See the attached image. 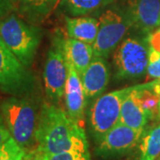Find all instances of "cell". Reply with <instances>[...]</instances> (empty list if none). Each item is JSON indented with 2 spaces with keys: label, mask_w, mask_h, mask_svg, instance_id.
Listing matches in <instances>:
<instances>
[{
  "label": "cell",
  "mask_w": 160,
  "mask_h": 160,
  "mask_svg": "<svg viewBox=\"0 0 160 160\" xmlns=\"http://www.w3.org/2000/svg\"><path fill=\"white\" fill-rule=\"evenodd\" d=\"M35 140L42 155L67 151L89 152L85 129L53 104H45L39 115Z\"/></svg>",
  "instance_id": "1"
},
{
  "label": "cell",
  "mask_w": 160,
  "mask_h": 160,
  "mask_svg": "<svg viewBox=\"0 0 160 160\" xmlns=\"http://www.w3.org/2000/svg\"><path fill=\"white\" fill-rule=\"evenodd\" d=\"M0 38L23 65L29 67L41 41V30L13 12L0 19Z\"/></svg>",
  "instance_id": "2"
},
{
  "label": "cell",
  "mask_w": 160,
  "mask_h": 160,
  "mask_svg": "<svg viewBox=\"0 0 160 160\" xmlns=\"http://www.w3.org/2000/svg\"><path fill=\"white\" fill-rule=\"evenodd\" d=\"M0 112L12 138L22 148L33 143L38 125L37 111L28 99L12 96L3 101Z\"/></svg>",
  "instance_id": "3"
},
{
  "label": "cell",
  "mask_w": 160,
  "mask_h": 160,
  "mask_svg": "<svg viewBox=\"0 0 160 160\" xmlns=\"http://www.w3.org/2000/svg\"><path fill=\"white\" fill-rule=\"evenodd\" d=\"M98 33L92 45L94 56L109 57L125 38L127 31L132 27L126 10L117 6L109 7L98 19Z\"/></svg>",
  "instance_id": "4"
},
{
  "label": "cell",
  "mask_w": 160,
  "mask_h": 160,
  "mask_svg": "<svg viewBox=\"0 0 160 160\" xmlns=\"http://www.w3.org/2000/svg\"><path fill=\"white\" fill-rule=\"evenodd\" d=\"M132 89L133 86L109 92L92 103L88 112V121L97 141L119 122L122 103Z\"/></svg>",
  "instance_id": "5"
},
{
  "label": "cell",
  "mask_w": 160,
  "mask_h": 160,
  "mask_svg": "<svg viewBox=\"0 0 160 160\" xmlns=\"http://www.w3.org/2000/svg\"><path fill=\"white\" fill-rule=\"evenodd\" d=\"M149 44L136 37H128L114 52L116 76L119 79H137L147 73Z\"/></svg>",
  "instance_id": "6"
},
{
  "label": "cell",
  "mask_w": 160,
  "mask_h": 160,
  "mask_svg": "<svg viewBox=\"0 0 160 160\" xmlns=\"http://www.w3.org/2000/svg\"><path fill=\"white\" fill-rule=\"evenodd\" d=\"M34 78L0 38V91L23 96L33 89Z\"/></svg>",
  "instance_id": "7"
},
{
  "label": "cell",
  "mask_w": 160,
  "mask_h": 160,
  "mask_svg": "<svg viewBox=\"0 0 160 160\" xmlns=\"http://www.w3.org/2000/svg\"><path fill=\"white\" fill-rule=\"evenodd\" d=\"M67 64L62 50V42H58L48 52L44 69L46 96L52 102H60L65 94Z\"/></svg>",
  "instance_id": "8"
},
{
  "label": "cell",
  "mask_w": 160,
  "mask_h": 160,
  "mask_svg": "<svg viewBox=\"0 0 160 160\" xmlns=\"http://www.w3.org/2000/svg\"><path fill=\"white\" fill-rule=\"evenodd\" d=\"M142 131L134 130L118 122L98 141V154L102 157H114L125 154L137 145L142 139Z\"/></svg>",
  "instance_id": "9"
},
{
  "label": "cell",
  "mask_w": 160,
  "mask_h": 160,
  "mask_svg": "<svg viewBox=\"0 0 160 160\" xmlns=\"http://www.w3.org/2000/svg\"><path fill=\"white\" fill-rule=\"evenodd\" d=\"M66 60V59H65ZM67 80L65 86V104L67 113L76 124L85 129V109L86 94L82 86L79 75L73 66L66 61Z\"/></svg>",
  "instance_id": "10"
},
{
  "label": "cell",
  "mask_w": 160,
  "mask_h": 160,
  "mask_svg": "<svg viewBox=\"0 0 160 160\" xmlns=\"http://www.w3.org/2000/svg\"><path fill=\"white\" fill-rule=\"evenodd\" d=\"M132 26L145 33L160 27V0H125Z\"/></svg>",
  "instance_id": "11"
},
{
  "label": "cell",
  "mask_w": 160,
  "mask_h": 160,
  "mask_svg": "<svg viewBox=\"0 0 160 160\" xmlns=\"http://www.w3.org/2000/svg\"><path fill=\"white\" fill-rule=\"evenodd\" d=\"M109 77L110 71L105 59L94 56L80 78L86 99L101 94L109 84Z\"/></svg>",
  "instance_id": "12"
},
{
  "label": "cell",
  "mask_w": 160,
  "mask_h": 160,
  "mask_svg": "<svg viewBox=\"0 0 160 160\" xmlns=\"http://www.w3.org/2000/svg\"><path fill=\"white\" fill-rule=\"evenodd\" d=\"M62 50L66 61L73 66L81 78L94 57L92 46L68 38L62 41Z\"/></svg>",
  "instance_id": "13"
},
{
  "label": "cell",
  "mask_w": 160,
  "mask_h": 160,
  "mask_svg": "<svg viewBox=\"0 0 160 160\" xmlns=\"http://www.w3.org/2000/svg\"><path fill=\"white\" fill-rule=\"evenodd\" d=\"M66 29L68 37L92 46L96 39L99 23L93 17L77 16L66 17Z\"/></svg>",
  "instance_id": "14"
},
{
  "label": "cell",
  "mask_w": 160,
  "mask_h": 160,
  "mask_svg": "<svg viewBox=\"0 0 160 160\" xmlns=\"http://www.w3.org/2000/svg\"><path fill=\"white\" fill-rule=\"evenodd\" d=\"M132 90L122 103L119 122L134 130L143 132V128L147 125L149 117L132 93Z\"/></svg>",
  "instance_id": "15"
},
{
  "label": "cell",
  "mask_w": 160,
  "mask_h": 160,
  "mask_svg": "<svg viewBox=\"0 0 160 160\" xmlns=\"http://www.w3.org/2000/svg\"><path fill=\"white\" fill-rule=\"evenodd\" d=\"M61 0H18L17 10L30 22H42L60 5Z\"/></svg>",
  "instance_id": "16"
},
{
  "label": "cell",
  "mask_w": 160,
  "mask_h": 160,
  "mask_svg": "<svg viewBox=\"0 0 160 160\" xmlns=\"http://www.w3.org/2000/svg\"><path fill=\"white\" fill-rule=\"evenodd\" d=\"M114 0H61L60 6L70 16H85L103 9Z\"/></svg>",
  "instance_id": "17"
},
{
  "label": "cell",
  "mask_w": 160,
  "mask_h": 160,
  "mask_svg": "<svg viewBox=\"0 0 160 160\" xmlns=\"http://www.w3.org/2000/svg\"><path fill=\"white\" fill-rule=\"evenodd\" d=\"M160 156V125L142 139L139 160H156Z\"/></svg>",
  "instance_id": "18"
},
{
  "label": "cell",
  "mask_w": 160,
  "mask_h": 160,
  "mask_svg": "<svg viewBox=\"0 0 160 160\" xmlns=\"http://www.w3.org/2000/svg\"><path fill=\"white\" fill-rule=\"evenodd\" d=\"M24 157L25 149L12 137L0 147V160H23Z\"/></svg>",
  "instance_id": "19"
},
{
  "label": "cell",
  "mask_w": 160,
  "mask_h": 160,
  "mask_svg": "<svg viewBox=\"0 0 160 160\" xmlns=\"http://www.w3.org/2000/svg\"><path fill=\"white\" fill-rule=\"evenodd\" d=\"M147 75L150 78L160 80V52L149 46Z\"/></svg>",
  "instance_id": "20"
},
{
  "label": "cell",
  "mask_w": 160,
  "mask_h": 160,
  "mask_svg": "<svg viewBox=\"0 0 160 160\" xmlns=\"http://www.w3.org/2000/svg\"><path fill=\"white\" fill-rule=\"evenodd\" d=\"M45 160H92L89 152L67 151L53 155H43Z\"/></svg>",
  "instance_id": "21"
},
{
  "label": "cell",
  "mask_w": 160,
  "mask_h": 160,
  "mask_svg": "<svg viewBox=\"0 0 160 160\" xmlns=\"http://www.w3.org/2000/svg\"><path fill=\"white\" fill-rule=\"evenodd\" d=\"M17 10V6L12 0H0V19Z\"/></svg>",
  "instance_id": "22"
},
{
  "label": "cell",
  "mask_w": 160,
  "mask_h": 160,
  "mask_svg": "<svg viewBox=\"0 0 160 160\" xmlns=\"http://www.w3.org/2000/svg\"><path fill=\"white\" fill-rule=\"evenodd\" d=\"M148 44L156 51L160 52V27L148 34Z\"/></svg>",
  "instance_id": "23"
},
{
  "label": "cell",
  "mask_w": 160,
  "mask_h": 160,
  "mask_svg": "<svg viewBox=\"0 0 160 160\" xmlns=\"http://www.w3.org/2000/svg\"><path fill=\"white\" fill-rule=\"evenodd\" d=\"M11 134L6 126V123L0 112V147L11 138Z\"/></svg>",
  "instance_id": "24"
},
{
  "label": "cell",
  "mask_w": 160,
  "mask_h": 160,
  "mask_svg": "<svg viewBox=\"0 0 160 160\" xmlns=\"http://www.w3.org/2000/svg\"><path fill=\"white\" fill-rule=\"evenodd\" d=\"M33 160H45V158H44V156L42 154H40V156H38L37 158H35Z\"/></svg>",
  "instance_id": "25"
},
{
  "label": "cell",
  "mask_w": 160,
  "mask_h": 160,
  "mask_svg": "<svg viewBox=\"0 0 160 160\" xmlns=\"http://www.w3.org/2000/svg\"><path fill=\"white\" fill-rule=\"evenodd\" d=\"M158 116L160 117V98H159V102H158Z\"/></svg>",
  "instance_id": "26"
},
{
  "label": "cell",
  "mask_w": 160,
  "mask_h": 160,
  "mask_svg": "<svg viewBox=\"0 0 160 160\" xmlns=\"http://www.w3.org/2000/svg\"><path fill=\"white\" fill-rule=\"evenodd\" d=\"M12 1H13V2L15 3V5L18 6V0H12Z\"/></svg>",
  "instance_id": "27"
}]
</instances>
